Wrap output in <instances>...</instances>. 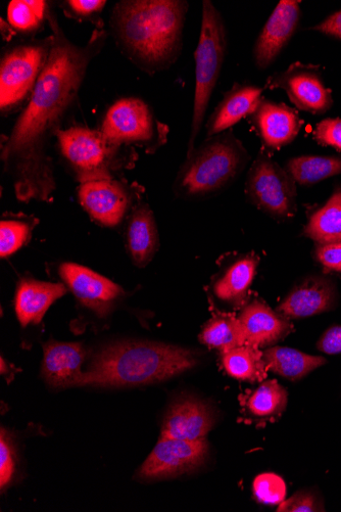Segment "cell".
I'll return each mask as SVG.
<instances>
[{"label": "cell", "mask_w": 341, "mask_h": 512, "mask_svg": "<svg viewBox=\"0 0 341 512\" xmlns=\"http://www.w3.org/2000/svg\"><path fill=\"white\" fill-rule=\"evenodd\" d=\"M47 21L52 29L50 55L2 151L5 170L22 202L52 199L57 184L48 145L77 102L88 68L108 38V32L97 27L84 45H78L67 37L52 10Z\"/></svg>", "instance_id": "obj_1"}, {"label": "cell", "mask_w": 341, "mask_h": 512, "mask_svg": "<svg viewBox=\"0 0 341 512\" xmlns=\"http://www.w3.org/2000/svg\"><path fill=\"white\" fill-rule=\"evenodd\" d=\"M188 3L182 0H123L111 28L122 53L138 68L155 74L179 58Z\"/></svg>", "instance_id": "obj_2"}, {"label": "cell", "mask_w": 341, "mask_h": 512, "mask_svg": "<svg viewBox=\"0 0 341 512\" xmlns=\"http://www.w3.org/2000/svg\"><path fill=\"white\" fill-rule=\"evenodd\" d=\"M196 352L156 342H122L95 354L77 388L136 387L163 382L196 367Z\"/></svg>", "instance_id": "obj_3"}, {"label": "cell", "mask_w": 341, "mask_h": 512, "mask_svg": "<svg viewBox=\"0 0 341 512\" xmlns=\"http://www.w3.org/2000/svg\"><path fill=\"white\" fill-rule=\"evenodd\" d=\"M248 162L247 150L231 132L210 137L187 156L175 180V194L184 199L208 197L224 189Z\"/></svg>", "instance_id": "obj_4"}, {"label": "cell", "mask_w": 341, "mask_h": 512, "mask_svg": "<svg viewBox=\"0 0 341 512\" xmlns=\"http://www.w3.org/2000/svg\"><path fill=\"white\" fill-rule=\"evenodd\" d=\"M226 50L227 34L223 17L212 2L205 0L200 39L194 53L196 88L187 156L194 150V142L205 121L214 89L220 78Z\"/></svg>", "instance_id": "obj_5"}, {"label": "cell", "mask_w": 341, "mask_h": 512, "mask_svg": "<svg viewBox=\"0 0 341 512\" xmlns=\"http://www.w3.org/2000/svg\"><path fill=\"white\" fill-rule=\"evenodd\" d=\"M60 151L80 183L111 179L121 168L123 147L116 146L102 133L84 126L61 129L57 136Z\"/></svg>", "instance_id": "obj_6"}, {"label": "cell", "mask_w": 341, "mask_h": 512, "mask_svg": "<svg viewBox=\"0 0 341 512\" xmlns=\"http://www.w3.org/2000/svg\"><path fill=\"white\" fill-rule=\"evenodd\" d=\"M101 131L116 146L138 145L155 152L167 143L170 129L158 120L148 104L125 98L110 107Z\"/></svg>", "instance_id": "obj_7"}, {"label": "cell", "mask_w": 341, "mask_h": 512, "mask_svg": "<svg viewBox=\"0 0 341 512\" xmlns=\"http://www.w3.org/2000/svg\"><path fill=\"white\" fill-rule=\"evenodd\" d=\"M52 36L16 45L0 64V109L10 112L33 92L50 55Z\"/></svg>", "instance_id": "obj_8"}, {"label": "cell", "mask_w": 341, "mask_h": 512, "mask_svg": "<svg viewBox=\"0 0 341 512\" xmlns=\"http://www.w3.org/2000/svg\"><path fill=\"white\" fill-rule=\"evenodd\" d=\"M247 194L255 206L272 217L285 219L296 213V181L264 152L249 172Z\"/></svg>", "instance_id": "obj_9"}, {"label": "cell", "mask_w": 341, "mask_h": 512, "mask_svg": "<svg viewBox=\"0 0 341 512\" xmlns=\"http://www.w3.org/2000/svg\"><path fill=\"white\" fill-rule=\"evenodd\" d=\"M208 454L206 438L194 441L160 438L151 455L142 464L138 478L163 480L197 471Z\"/></svg>", "instance_id": "obj_10"}, {"label": "cell", "mask_w": 341, "mask_h": 512, "mask_svg": "<svg viewBox=\"0 0 341 512\" xmlns=\"http://www.w3.org/2000/svg\"><path fill=\"white\" fill-rule=\"evenodd\" d=\"M266 87L283 89L299 110L314 115L326 113L333 105L332 92L325 86L317 66L292 64L270 76Z\"/></svg>", "instance_id": "obj_11"}, {"label": "cell", "mask_w": 341, "mask_h": 512, "mask_svg": "<svg viewBox=\"0 0 341 512\" xmlns=\"http://www.w3.org/2000/svg\"><path fill=\"white\" fill-rule=\"evenodd\" d=\"M60 275L78 301L100 317L110 314L124 294L109 278L79 264H62Z\"/></svg>", "instance_id": "obj_12"}, {"label": "cell", "mask_w": 341, "mask_h": 512, "mask_svg": "<svg viewBox=\"0 0 341 512\" xmlns=\"http://www.w3.org/2000/svg\"><path fill=\"white\" fill-rule=\"evenodd\" d=\"M78 195L80 204L90 217L109 227L120 224L131 205L128 189L113 178L83 182Z\"/></svg>", "instance_id": "obj_13"}, {"label": "cell", "mask_w": 341, "mask_h": 512, "mask_svg": "<svg viewBox=\"0 0 341 512\" xmlns=\"http://www.w3.org/2000/svg\"><path fill=\"white\" fill-rule=\"evenodd\" d=\"M300 2L282 0L259 35L254 59L260 70L271 66L294 36L301 18Z\"/></svg>", "instance_id": "obj_14"}, {"label": "cell", "mask_w": 341, "mask_h": 512, "mask_svg": "<svg viewBox=\"0 0 341 512\" xmlns=\"http://www.w3.org/2000/svg\"><path fill=\"white\" fill-rule=\"evenodd\" d=\"M211 408L196 398H183L168 410L161 431V439L200 440L206 438L214 426Z\"/></svg>", "instance_id": "obj_15"}, {"label": "cell", "mask_w": 341, "mask_h": 512, "mask_svg": "<svg viewBox=\"0 0 341 512\" xmlns=\"http://www.w3.org/2000/svg\"><path fill=\"white\" fill-rule=\"evenodd\" d=\"M250 118L266 147L272 150H279L294 142L303 127V120L297 111L283 103L267 100H262Z\"/></svg>", "instance_id": "obj_16"}, {"label": "cell", "mask_w": 341, "mask_h": 512, "mask_svg": "<svg viewBox=\"0 0 341 512\" xmlns=\"http://www.w3.org/2000/svg\"><path fill=\"white\" fill-rule=\"evenodd\" d=\"M42 376L53 388H77L86 351L80 343L50 342L43 347Z\"/></svg>", "instance_id": "obj_17"}, {"label": "cell", "mask_w": 341, "mask_h": 512, "mask_svg": "<svg viewBox=\"0 0 341 512\" xmlns=\"http://www.w3.org/2000/svg\"><path fill=\"white\" fill-rule=\"evenodd\" d=\"M238 319L245 332L246 345L259 349L276 344L292 330L285 316L258 300L243 309Z\"/></svg>", "instance_id": "obj_18"}, {"label": "cell", "mask_w": 341, "mask_h": 512, "mask_svg": "<svg viewBox=\"0 0 341 512\" xmlns=\"http://www.w3.org/2000/svg\"><path fill=\"white\" fill-rule=\"evenodd\" d=\"M262 93L263 88L253 84H234L224 93L222 102L208 120V137L221 134L241 119L250 117L261 104Z\"/></svg>", "instance_id": "obj_19"}, {"label": "cell", "mask_w": 341, "mask_h": 512, "mask_svg": "<svg viewBox=\"0 0 341 512\" xmlns=\"http://www.w3.org/2000/svg\"><path fill=\"white\" fill-rule=\"evenodd\" d=\"M67 291L68 287L64 284L23 279L15 298V310L22 327L39 324L47 310L65 296Z\"/></svg>", "instance_id": "obj_20"}, {"label": "cell", "mask_w": 341, "mask_h": 512, "mask_svg": "<svg viewBox=\"0 0 341 512\" xmlns=\"http://www.w3.org/2000/svg\"><path fill=\"white\" fill-rule=\"evenodd\" d=\"M333 285L322 278H313L294 291L279 305L278 312L286 318H306L333 307Z\"/></svg>", "instance_id": "obj_21"}, {"label": "cell", "mask_w": 341, "mask_h": 512, "mask_svg": "<svg viewBox=\"0 0 341 512\" xmlns=\"http://www.w3.org/2000/svg\"><path fill=\"white\" fill-rule=\"evenodd\" d=\"M127 244L130 256L138 267L148 265L159 248V234L153 211L148 205L133 209L127 225Z\"/></svg>", "instance_id": "obj_22"}, {"label": "cell", "mask_w": 341, "mask_h": 512, "mask_svg": "<svg viewBox=\"0 0 341 512\" xmlns=\"http://www.w3.org/2000/svg\"><path fill=\"white\" fill-rule=\"evenodd\" d=\"M263 357L269 370L289 381H299L327 362L324 357L287 347L269 348Z\"/></svg>", "instance_id": "obj_23"}, {"label": "cell", "mask_w": 341, "mask_h": 512, "mask_svg": "<svg viewBox=\"0 0 341 512\" xmlns=\"http://www.w3.org/2000/svg\"><path fill=\"white\" fill-rule=\"evenodd\" d=\"M258 263V258L251 255L232 264L215 284L216 296L229 303L242 302L253 284Z\"/></svg>", "instance_id": "obj_24"}, {"label": "cell", "mask_w": 341, "mask_h": 512, "mask_svg": "<svg viewBox=\"0 0 341 512\" xmlns=\"http://www.w3.org/2000/svg\"><path fill=\"white\" fill-rule=\"evenodd\" d=\"M221 354L222 364L230 377L252 383L266 380L268 367L259 348L243 345Z\"/></svg>", "instance_id": "obj_25"}, {"label": "cell", "mask_w": 341, "mask_h": 512, "mask_svg": "<svg viewBox=\"0 0 341 512\" xmlns=\"http://www.w3.org/2000/svg\"><path fill=\"white\" fill-rule=\"evenodd\" d=\"M304 234L318 245L341 242V191L310 218Z\"/></svg>", "instance_id": "obj_26"}, {"label": "cell", "mask_w": 341, "mask_h": 512, "mask_svg": "<svg viewBox=\"0 0 341 512\" xmlns=\"http://www.w3.org/2000/svg\"><path fill=\"white\" fill-rule=\"evenodd\" d=\"M200 341L221 353L246 345L245 332L242 325L233 314L221 313L214 316L205 325Z\"/></svg>", "instance_id": "obj_27"}, {"label": "cell", "mask_w": 341, "mask_h": 512, "mask_svg": "<svg viewBox=\"0 0 341 512\" xmlns=\"http://www.w3.org/2000/svg\"><path fill=\"white\" fill-rule=\"evenodd\" d=\"M286 171L297 183L315 184L321 180L341 174V158L303 156L290 159Z\"/></svg>", "instance_id": "obj_28"}, {"label": "cell", "mask_w": 341, "mask_h": 512, "mask_svg": "<svg viewBox=\"0 0 341 512\" xmlns=\"http://www.w3.org/2000/svg\"><path fill=\"white\" fill-rule=\"evenodd\" d=\"M48 5L43 0H13L8 7V21L14 30L36 31L47 19Z\"/></svg>", "instance_id": "obj_29"}, {"label": "cell", "mask_w": 341, "mask_h": 512, "mask_svg": "<svg viewBox=\"0 0 341 512\" xmlns=\"http://www.w3.org/2000/svg\"><path fill=\"white\" fill-rule=\"evenodd\" d=\"M287 392L276 381H266L248 401L249 410L256 416L270 417L281 413L287 405Z\"/></svg>", "instance_id": "obj_30"}, {"label": "cell", "mask_w": 341, "mask_h": 512, "mask_svg": "<svg viewBox=\"0 0 341 512\" xmlns=\"http://www.w3.org/2000/svg\"><path fill=\"white\" fill-rule=\"evenodd\" d=\"M31 219L7 218L0 223V256L8 258L19 251L31 236Z\"/></svg>", "instance_id": "obj_31"}, {"label": "cell", "mask_w": 341, "mask_h": 512, "mask_svg": "<svg viewBox=\"0 0 341 512\" xmlns=\"http://www.w3.org/2000/svg\"><path fill=\"white\" fill-rule=\"evenodd\" d=\"M254 494L259 502L279 505L285 500L286 485L284 480L275 474H262L253 485Z\"/></svg>", "instance_id": "obj_32"}, {"label": "cell", "mask_w": 341, "mask_h": 512, "mask_svg": "<svg viewBox=\"0 0 341 512\" xmlns=\"http://www.w3.org/2000/svg\"><path fill=\"white\" fill-rule=\"evenodd\" d=\"M15 454L11 438L6 430L0 437V487L6 488L15 474Z\"/></svg>", "instance_id": "obj_33"}, {"label": "cell", "mask_w": 341, "mask_h": 512, "mask_svg": "<svg viewBox=\"0 0 341 512\" xmlns=\"http://www.w3.org/2000/svg\"><path fill=\"white\" fill-rule=\"evenodd\" d=\"M314 138L319 145L341 152V119H325L319 122L314 131Z\"/></svg>", "instance_id": "obj_34"}, {"label": "cell", "mask_w": 341, "mask_h": 512, "mask_svg": "<svg viewBox=\"0 0 341 512\" xmlns=\"http://www.w3.org/2000/svg\"><path fill=\"white\" fill-rule=\"evenodd\" d=\"M104 0H69L66 6L71 15L80 20L94 19L106 7Z\"/></svg>", "instance_id": "obj_35"}, {"label": "cell", "mask_w": 341, "mask_h": 512, "mask_svg": "<svg viewBox=\"0 0 341 512\" xmlns=\"http://www.w3.org/2000/svg\"><path fill=\"white\" fill-rule=\"evenodd\" d=\"M316 497L307 492L298 493L281 502L277 508L279 512H312L320 511Z\"/></svg>", "instance_id": "obj_36"}, {"label": "cell", "mask_w": 341, "mask_h": 512, "mask_svg": "<svg viewBox=\"0 0 341 512\" xmlns=\"http://www.w3.org/2000/svg\"><path fill=\"white\" fill-rule=\"evenodd\" d=\"M316 257L325 268L335 272H341V242L318 245Z\"/></svg>", "instance_id": "obj_37"}, {"label": "cell", "mask_w": 341, "mask_h": 512, "mask_svg": "<svg viewBox=\"0 0 341 512\" xmlns=\"http://www.w3.org/2000/svg\"><path fill=\"white\" fill-rule=\"evenodd\" d=\"M317 348L328 355L341 354V327L327 330L320 338Z\"/></svg>", "instance_id": "obj_38"}, {"label": "cell", "mask_w": 341, "mask_h": 512, "mask_svg": "<svg viewBox=\"0 0 341 512\" xmlns=\"http://www.w3.org/2000/svg\"><path fill=\"white\" fill-rule=\"evenodd\" d=\"M313 30L341 39V11L328 17Z\"/></svg>", "instance_id": "obj_39"}, {"label": "cell", "mask_w": 341, "mask_h": 512, "mask_svg": "<svg viewBox=\"0 0 341 512\" xmlns=\"http://www.w3.org/2000/svg\"><path fill=\"white\" fill-rule=\"evenodd\" d=\"M2 33L6 40H10L15 34L14 28L6 23L4 19H2Z\"/></svg>", "instance_id": "obj_40"}]
</instances>
